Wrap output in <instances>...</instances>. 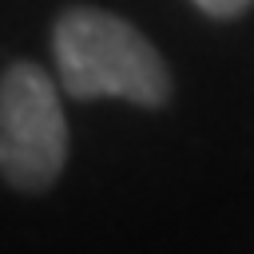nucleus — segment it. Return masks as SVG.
I'll use <instances>...</instances> for the list:
<instances>
[{"mask_svg": "<svg viewBox=\"0 0 254 254\" xmlns=\"http://www.w3.org/2000/svg\"><path fill=\"white\" fill-rule=\"evenodd\" d=\"M198 12H206L210 20H234L250 8V0H190Z\"/></svg>", "mask_w": 254, "mask_h": 254, "instance_id": "obj_3", "label": "nucleus"}, {"mask_svg": "<svg viewBox=\"0 0 254 254\" xmlns=\"http://www.w3.org/2000/svg\"><path fill=\"white\" fill-rule=\"evenodd\" d=\"M67 163V119L56 79L32 64L16 60L0 75V175L28 194L56 183Z\"/></svg>", "mask_w": 254, "mask_h": 254, "instance_id": "obj_2", "label": "nucleus"}, {"mask_svg": "<svg viewBox=\"0 0 254 254\" xmlns=\"http://www.w3.org/2000/svg\"><path fill=\"white\" fill-rule=\"evenodd\" d=\"M60 83L71 99H127L135 107H163L171 99V71L159 48L123 16L75 4L52 28Z\"/></svg>", "mask_w": 254, "mask_h": 254, "instance_id": "obj_1", "label": "nucleus"}]
</instances>
